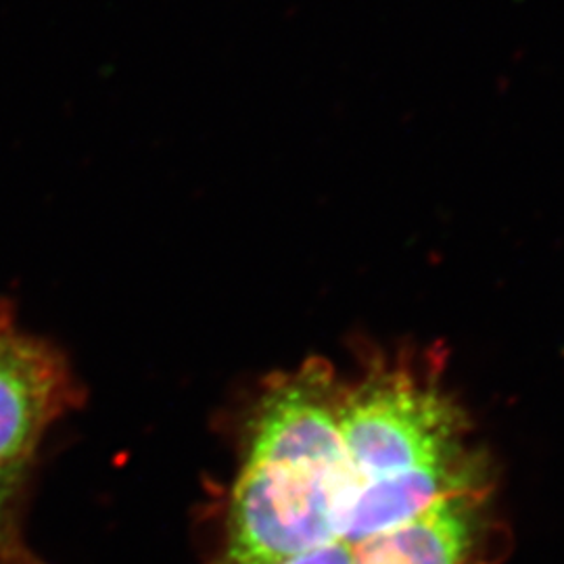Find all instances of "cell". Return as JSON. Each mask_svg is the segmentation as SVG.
<instances>
[{
  "instance_id": "6da1fadb",
  "label": "cell",
  "mask_w": 564,
  "mask_h": 564,
  "mask_svg": "<svg viewBox=\"0 0 564 564\" xmlns=\"http://www.w3.org/2000/svg\"><path fill=\"white\" fill-rule=\"evenodd\" d=\"M323 360L281 377L265 393L232 491L226 564H279L335 544V496L349 470L339 398Z\"/></svg>"
},
{
  "instance_id": "7a4b0ae2",
  "label": "cell",
  "mask_w": 564,
  "mask_h": 564,
  "mask_svg": "<svg viewBox=\"0 0 564 564\" xmlns=\"http://www.w3.org/2000/svg\"><path fill=\"white\" fill-rule=\"evenodd\" d=\"M339 426L347 463L362 477L468 458L458 408L403 368L379 366L358 383H343Z\"/></svg>"
},
{
  "instance_id": "3957f363",
  "label": "cell",
  "mask_w": 564,
  "mask_h": 564,
  "mask_svg": "<svg viewBox=\"0 0 564 564\" xmlns=\"http://www.w3.org/2000/svg\"><path fill=\"white\" fill-rule=\"evenodd\" d=\"M67 375L42 343L0 326V470H21L63 408Z\"/></svg>"
},
{
  "instance_id": "277c9868",
  "label": "cell",
  "mask_w": 564,
  "mask_h": 564,
  "mask_svg": "<svg viewBox=\"0 0 564 564\" xmlns=\"http://www.w3.org/2000/svg\"><path fill=\"white\" fill-rule=\"evenodd\" d=\"M481 489L445 498L421 517L354 547V564H466Z\"/></svg>"
},
{
  "instance_id": "5b68a950",
  "label": "cell",
  "mask_w": 564,
  "mask_h": 564,
  "mask_svg": "<svg viewBox=\"0 0 564 564\" xmlns=\"http://www.w3.org/2000/svg\"><path fill=\"white\" fill-rule=\"evenodd\" d=\"M279 564H354V547L343 542L323 545Z\"/></svg>"
},
{
  "instance_id": "8992f818",
  "label": "cell",
  "mask_w": 564,
  "mask_h": 564,
  "mask_svg": "<svg viewBox=\"0 0 564 564\" xmlns=\"http://www.w3.org/2000/svg\"><path fill=\"white\" fill-rule=\"evenodd\" d=\"M20 473L21 470H0V527H2V519H4L9 500L13 498Z\"/></svg>"
}]
</instances>
